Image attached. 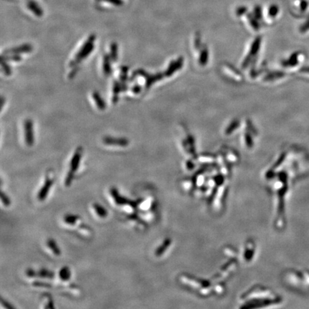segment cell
Listing matches in <instances>:
<instances>
[{
  "label": "cell",
  "instance_id": "6da1fadb",
  "mask_svg": "<svg viewBox=\"0 0 309 309\" xmlns=\"http://www.w3.org/2000/svg\"><path fill=\"white\" fill-rule=\"evenodd\" d=\"M95 37H96L95 35H91L89 37L88 40L84 43L80 50L78 51L74 60L70 62V67L76 66L77 64L80 63L82 60L86 58L91 53L92 51L94 49Z\"/></svg>",
  "mask_w": 309,
  "mask_h": 309
},
{
  "label": "cell",
  "instance_id": "7a4b0ae2",
  "mask_svg": "<svg viewBox=\"0 0 309 309\" xmlns=\"http://www.w3.org/2000/svg\"><path fill=\"white\" fill-rule=\"evenodd\" d=\"M54 182H55L54 177L51 175L50 173L47 174L45 177V180H44V185H42V188L37 193V198L39 201H44L47 198L51 187L53 185Z\"/></svg>",
  "mask_w": 309,
  "mask_h": 309
},
{
  "label": "cell",
  "instance_id": "3957f363",
  "mask_svg": "<svg viewBox=\"0 0 309 309\" xmlns=\"http://www.w3.org/2000/svg\"><path fill=\"white\" fill-rule=\"evenodd\" d=\"M24 136L27 146H32L34 144L33 123L31 120H26L24 122Z\"/></svg>",
  "mask_w": 309,
  "mask_h": 309
},
{
  "label": "cell",
  "instance_id": "277c9868",
  "mask_svg": "<svg viewBox=\"0 0 309 309\" xmlns=\"http://www.w3.org/2000/svg\"><path fill=\"white\" fill-rule=\"evenodd\" d=\"M83 148H77L76 151H75V154L72 156L71 161H70V171L74 172V173L76 172L77 169L79 168V166H80V160H81L82 156H83Z\"/></svg>",
  "mask_w": 309,
  "mask_h": 309
},
{
  "label": "cell",
  "instance_id": "5b68a950",
  "mask_svg": "<svg viewBox=\"0 0 309 309\" xmlns=\"http://www.w3.org/2000/svg\"><path fill=\"white\" fill-rule=\"evenodd\" d=\"M103 141L107 146H119V147H127L130 144L127 138H117L108 136L103 138Z\"/></svg>",
  "mask_w": 309,
  "mask_h": 309
},
{
  "label": "cell",
  "instance_id": "8992f818",
  "mask_svg": "<svg viewBox=\"0 0 309 309\" xmlns=\"http://www.w3.org/2000/svg\"><path fill=\"white\" fill-rule=\"evenodd\" d=\"M111 194L115 203L118 205H131V203H132L133 200H129L126 197L120 195L118 189L115 187L111 188Z\"/></svg>",
  "mask_w": 309,
  "mask_h": 309
},
{
  "label": "cell",
  "instance_id": "52a82bcc",
  "mask_svg": "<svg viewBox=\"0 0 309 309\" xmlns=\"http://www.w3.org/2000/svg\"><path fill=\"white\" fill-rule=\"evenodd\" d=\"M32 50H33V47L31 44H25L19 46V47L9 49V50L5 51L4 54L5 55H9V54H18L19 55L21 53H29V52H32Z\"/></svg>",
  "mask_w": 309,
  "mask_h": 309
},
{
  "label": "cell",
  "instance_id": "ba28073f",
  "mask_svg": "<svg viewBox=\"0 0 309 309\" xmlns=\"http://www.w3.org/2000/svg\"><path fill=\"white\" fill-rule=\"evenodd\" d=\"M111 60V56L105 55L103 57V72L106 76L111 75L112 72Z\"/></svg>",
  "mask_w": 309,
  "mask_h": 309
},
{
  "label": "cell",
  "instance_id": "9c48e42d",
  "mask_svg": "<svg viewBox=\"0 0 309 309\" xmlns=\"http://www.w3.org/2000/svg\"><path fill=\"white\" fill-rule=\"evenodd\" d=\"M93 208H94L95 213L100 217V218H106L108 215V210L103 205L99 204V203H95L93 205Z\"/></svg>",
  "mask_w": 309,
  "mask_h": 309
},
{
  "label": "cell",
  "instance_id": "30bf717a",
  "mask_svg": "<svg viewBox=\"0 0 309 309\" xmlns=\"http://www.w3.org/2000/svg\"><path fill=\"white\" fill-rule=\"evenodd\" d=\"M47 245L49 249L52 251V253H53L55 256H60L61 250L60 248H59L58 245L56 243L55 240L52 239V238H49L47 241Z\"/></svg>",
  "mask_w": 309,
  "mask_h": 309
},
{
  "label": "cell",
  "instance_id": "8fae6325",
  "mask_svg": "<svg viewBox=\"0 0 309 309\" xmlns=\"http://www.w3.org/2000/svg\"><path fill=\"white\" fill-rule=\"evenodd\" d=\"M93 99H94L95 103H96L97 106L99 108L100 111H103L105 109L106 104H105L104 100L102 98L101 95L98 92H94L93 94Z\"/></svg>",
  "mask_w": 309,
  "mask_h": 309
},
{
  "label": "cell",
  "instance_id": "7c38bea8",
  "mask_svg": "<svg viewBox=\"0 0 309 309\" xmlns=\"http://www.w3.org/2000/svg\"><path fill=\"white\" fill-rule=\"evenodd\" d=\"M122 91V85L121 83L120 82L116 81L113 83V102L114 104H116L117 101L118 100V95H119V93Z\"/></svg>",
  "mask_w": 309,
  "mask_h": 309
},
{
  "label": "cell",
  "instance_id": "4fadbf2b",
  "mask_svg": "<svg viewBox=\"0 0 309 309\" xmlns=\"http://www.w3.org/2000/svg\"><path fill=\"white\" fill-rule=\"evenodd\" d=\"M59 276L61 280L66 281L70 280L71 278V271H70V268L67 266H64L60 269V272H59Z\"/></svg>",
  "mask_w": 309,
  "mask_h": 309
},
{
  "label": "cell",
  "instance_id": "5bb4252c",
  "mask_svg": "<svg viewBox=\"0 0 309 309\" xmlns=\"http://www.w3.org/2000/svg\"><path fill=\"white\" fill-rule=\"evenodd\" d=\"M36 274H37V277L42 278V279H52L55 277V273L45 269H42L37 271Z\"/></svg>",
  "mask_w": 309,
  "mask_h": 309
},
{
  "label": "cell",
  "instance_id": "9a60e30c",
  "mask_svg": "<svg viewBox=\"0 0 309 309\" xmlns=\"http://www.w3.org/2000/svg\"><path fill=\"white\" fill-rule=\"evenodd\" d=\"M170 241L169 239H165L162 243L161 246H159L155 251V256H160L165 253L166 249L168 248L169 245H170Z\"/></svg>",
  "mask_w": 309,
  "mask_h": 309
},
{
  "label": "cell",
  "instance_id": "2e32d148",
  "mask_svg": "<svg viewBox=\"0 0 309 309\" xmlns=\"http://www.w3.org/2000/svg\"><path fill=\"white\" fill-rule=\"evenodd\" d=\"M80 219V216L75 214H67L64 217V221L68 225H75L76 222Z\"/></svg>",
  "mask_w": 309,
  "mask_h": 309
},
{
  "label": "cell",
  "instance_id": "e0dca14e",
  "mask_svg": "<svg viewBox=\"0 0 309 309\" xmlns=\"http://www.w3.org/2000/svg\"><path fill=\"white\" fill-rule=\"evenodd\" d=\"M118 47L116 42H113L111 45V58L113 62H116L118 60Z\"/></svg>",
  "mask_w": 309,
  "mask_h": 309
},
{
  "label": "cell",
  "instance_id": "ac0fdd59",
  "mask_svg": "<svg viewBox=\"0 0 309 309\" xmlns=\"http://www.w3.org/2000/svg\"><path fill=\"white\" fill-rule=\"evenodd\" d=\"M9 55H10L1 56V60L6 61H6H15V62H19V61L22 60V57H21L20 55H18V54H9Z\"/></svg>",
  "mask_w": 309,
  "mask_h": 309
},
{
  "label": "cell",
  "instance_id": "d6986e66",
  "mask_svg": "<svg viewBox=\"0 0 309 309\" xmlns=\"http://www.w3.org/2000/svg\"><path fill=\"white\" fill-rule=\"evenodd\" d=\"M1 70L4 72L5 75H10L11 70L9 65L6 63V61L1 60Z\"/></svg>",
  "mask_w": 309,
  "mask_h": 309
},
{
  "label": "cell",
  "instance_id": "ffe728a7",
  "mask_svg": "<svg viewBox=\"0 0 309 309\" xmlns=\"http://www.w3.org/2000/svg\"><path fill=\"white\" fill-rule=\"evenodd\" d=\"M75 174L71 171L67 172V176L65 177V186L70 187L71 185L72 182L74 180V177H75Z\"/></svg>",
  "mask_w": 309,
  "mask_h": 309
},
{
  "label": "cell",
  "instance_id": "44dd1931",
  "mask_svg": "<svg viewBox=\"0 0 309 309\" xmlns=\"http://www.w3.org/2000/svg\"><path fill=\"white\" fill-rule=\"evenodd\" d=\"M1 203L4 204V206L8 207L11 204V200L10 198H9L7 195L6 193H4V192H1Z\"/></svg>",
  "mask_w": 309,
  "mask_h": 309
},
{
  "label": "cell",
  "instance_id": "7402d4cb",
  "mask_svg": "<svg viewBox=\"0 0 309 309\" xmlns=\"http://www.w3.org/2000/svg\"><path fill=\"white\" fill-rule=\"evenodd\" d=\"M33 286L36 287L46 288V289H50V288H52V286H51L50 284H48V283L41 282H34Z\"/></svg>",
  "mask_w": 309,
  "mask_h": 309
},
{
  "label": "cell",
  "instance_id": "603a6c76",
  "mask_svg": "<svg viewBox=\"0 0 309 309\" xmlns=\"http://www.w3.org/2000/svg\"><path fill=\"white\" fill-rule=\"evenodd\" d=\"M26 276L29 278L37 277V271L32 269H27L25 271Z\"/></svg>",
  "mask_w": 309,
  "mask_h": 309
},
{
  "label": "cell",
  "instance_id": "cb8c5ba5",
  "mask_svg": "<svg viewBox=\"0 0 309 309\" xmlns=\"http://www.w3.org/2000/svg\"><path fill=\"white\" fill-rule=\"evenodd\" d=\"M1 304L3 307H5L6 309H14V307H13L12 305L10 303L7 302V301L4 300L3 297H1Z\"/></svg>",
  "mask_w": 309,
  "mask_h": 309
},
{
  "label": "cell",
  "instance_id": "d4e9b609",
  "mask_svg": "<svg viewBox=\"0 0 309 309\" xmlns=\"http://www.w3.org/2000/svg\"><path fill=\"white\" fill-rule=\"evenodd\" d=\"M141 88L139 85H135L133 87L132 91L133 93L135 94H138L141 92Z\"/></svg>",
  "mask_w": 309,
  "mask_h": 309
},
{
  "label": "cell",
  "instance_id": "484cf974",
  "mask_svg": "<svg viewBox=\"0 0 309 309\" xmlns=\"http://www.w3.org/2000/svg\"><path fill=\"white\" fill-rule=\"evenodd\" d=\"M77 71H78V68L77 67H75L72 70V71L70 72V75H69V77L70 78H72V77H75V75H76Z\"/></svg>",
  "mask_w": 309,
  "mask_h": 309
}]
</instances>
